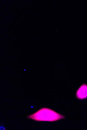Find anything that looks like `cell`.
Here are the masks:
<instances>
[{
	"label": "cell",
	"instance_id": "2",
	"mask_svg": "<svg viewBox=\"0 0 87 130\" xmlns=\"http://www.w3.org/2000/svg\"><path fill=\"white\" fill-rule=\"evenodd\" d=\"M75 96L80 100L87 99V85L86 83L82 84L77 90Z\"/></svg>",
	"mask_w": 87,
	"mask_h": 130
},
{
	"label": "cell",
	"instance_id": "1",
	"mask_svg": "<svg viewBox=\"0 0 87 130\" xmlns=\"http://www.w3.org/2000/svg\"><path fill=\"white\" fill-rule=\"evenodd\" d=\"M27 118L37 121L53 122L64 120L66 116L50 109L44 107L35 113L28 116Z\"/></svg>",
	"mask_w": 87,
	"mask_h": 130
}]
</instances>
